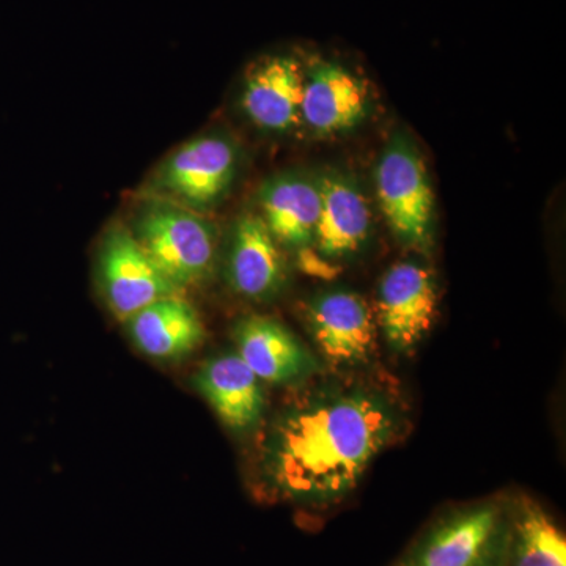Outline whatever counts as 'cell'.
I'll use <instances>...</instances> for the list:
<instances>
[{
	"label": "cell",
	"mask_w": 566,
	"mask_h": 566,
	"mask_svg": "<svg viewBox=\"0 0 566 566\" xmlns=\"http://www.w3.org/2000/svg\"><path fill=\"white\" fill-rule=\"evenodd\" d=\"M398 424L392 401L370 387L312 390L270 424L262 450L266 485L294 505L337 504L392 441Z\"/></svg>",
	"instance_id": "cell-1"
},
{
	"label": "cell",
	"mask_w": 566,
	"mask_h": 566,
	"mask_svg": "<svg viewBox=\"0 0 566 566\" xmlns=\"http://www.w3.org/2000/svg\"><path fill=\"white\" fill-rule=\"evenodd\" d=\"M509 497L453 506L417 535L392 566H505Z\"/></svg>",
	"instance_id": "cell-2"
},
{
	"label": "cell",
	"mask_w": 566,
	"mask_h": 566,
	"mask_svg": "<svg viewBox=\"0 0 566 566\" xmlns=\"http://www.w3.org/2000/svg\"><path fill=\"white\" fill-rule=\"evenodd\" d=\"M132 232L164 277L180 292L211 277L218 262L219 234L202 212L155 200L137 214Z\"/></svg>",
	"instance_id": "cell-3"
},
{
	"label": "cell",
	"mask_w": 566,
	"mask_h": 566,
	"mask_svg": "<svg viewBox=\"0 0 566 566\" xmlns=\"http://www.w3.org/2000/svg\"><path fill=\"white\" fill-rule=\"evenodd\" d=\"M376 197L398 243L428 251L433 238L434 193L415 142L395 134L375 172Z\"/></svg>",
	"instance_id": "cell-4"
},
{
	"label": "cell",
	"mask_w": 566,
	"mask_h": 566,
	"mask_svg": "<svg viewBox=\"0 0 566 566\" xmlns=\"http://www.w3.org/2000/svg\"><path fill=\"white\" fill-rule=\"evenodd\" d=\"M240 169L237 144L221 134L186 142L170 153L153 177L159 200L203 212L222 202Z\"/></svg>",
	"instance_id": "cell-5"
},
{
	"label": "cell",
	"mask_w": 566,
	"mask_h": 566,
	"mask_svg": "<svg viewBox=\"0 0 566 566\" xmlns=\"http://www.w3.org/2000/svg\"><path fill=\"white\" fill-rule=\"evenodd\" d=\"M98 279L107 307L122 323L163 297L180 294L123 226H112L103 237Z\"/></svg>",
	"instance_id": "cell-6"
},
{
	"label": "cell",
	"mask_w": 566,
	"mask_h": 566,
	"mask_svg": "<svg viewBox=\"0 0 566 566\" xmlns=\"http://www.w3.org/2000/svg\"><path fill=\"white\" fill-rule=\"evenodd\" d=\"M308 333L324 360L356 368L376 354V319L360 294L331 290L316 294L304 312Z\"/></svg>",
	"instance_id": "cell-7"
},
{
	"label": "cell",
	"mask_w": 566,
	"mask_h": 566,
	"mask_svg": "<svg viewBox=\"0 0 566 566\" xmlns=\"http://www.w3.org/2000/svg\"><path fill=\"white\" fill-rule=\"evenodd\" d=\"M436 308L434 275L423 264L395 263L382 275L375 319L394 352H412L423 340L433 326Z\"/></svg>",
	"instance_id": "cell-8"
},
{
	"label": "cell",
	"mask_w": 566,
	"mask_h": 566,
	"mask_svg": "<svg viewBox=\"0 0 566 566\" xmlns=\"http://www.w3.org/2000/svg\"><path fill=\"white\" fill-rule=\"evenodd\" d=\"M304 63L292 52H274L249 66L241 106L245 117L263 132L285 134L301 123Z\"/></svg>",
	"instance_id": "cell-9"
},
{
	"label": "cell",
	"mask_w": 566,
	"mask_h": 566,
	"mask_svg": "<svg viewBox=\"0 0 566 566\" xmlns=\"http://www.w3.org/2000/svg\"><path fill=\"white\" fill-rule=\"evenodd\" d=\"M370 109L367 82L337 59L315 57L305 71L301 123L318 136L356 128Z\"/></svg>",
	"instance_id": "cell-10"
},
{
	"label": "cell",
	"mask_w": 566,
	"mask_h": 566,
	"mask_svg": "<svg viewBox=\"0 0 566 566\" xmlns=\"http://www.w3.org/2000/svg\"><path fill=\"white\" fill-rule=\"evenodd\" d=\"M237 353L262 379L275 386L300 385L319 374L318 359L282 323L268 316H248L234 326Z\"/></svg>",
	"instance_id": "cell-11"
},
{
	"label": "cell",
	"mask_w": 566,
	"mask_h": 566,
	"mask_svg": "<svg viewBox=\"0 0 566 566\" xmlns=\"http://www.w3.org/2000/svg\"><path fill=\"white\" fill-rule=\"evenodd\" d=\"M230 289L244 300L268 301L286 282L282 248L260 214H244L233 223L226 253Z\"/></svg>",
	"instance_id": "cell-12"
},
{
	"label": "cell",
	"mask_w": 566,
	"mask_h": 566,
	"mask_svg": "<svg viewBox=\"0 0 566 566\" xmlns=\"http://www.w3.org/2000/svg\"><path fill=\"white\" fill-rule=\"evenodd\" d=\"M318 180L322 211L312 249L322 260H344L363 251L370 240L374 221L370 205L359 182L340 172Z\"/></svg>",
	"instance_id": "cell-13"
},
{
	"label": "cell",
	"mask_w": 566,
	"mask_h": 566,
	"mask_svg": "<svg viewBox=\"0 0 566 566\" xmlns=\"http://www.w3.org/2000/svg\"><path fill=\"white\" fill-rule=\"evenodd\" d=\"M197 392L216 416L237 433H248L262 422L266 408L264 382L237 352L205 360L192 378Z\"/></svg>",
	"instance_id": "cell-14"
},
{
	"label": "cell",
	"mask_w": 566,
	"mask_h": 566,
	"mask_svg": "<svg viewBox=\"0 0 566 566\" xmlns=\"http://www.w3.org/2000/svg\"><path fill=\"white\" fill-rule=\"evenodd\" d=\"M260 218L281 248L307 251L322 211L318 180L297 172L268 178L259 191Z\"/></svg>",
	"instance_id": "cell-15"
},
{
	"label": "cell",
	"mask_w": 566,
	"mask_h": 566,
	"mask_svg": "<svg viewBox=\"0 0 566 566\" xmlns=\"http://www.w3.org/2000/svg\"><path fill=\"white\" fill-rule=\"evenodd\" d=\"M123 324L137 352L158 363H181L205 342L199 312L180 294L147 305Z\"/></svg>",
	"instance_id": "cell-16"
},
{
	"label": "cell",
	"mask_w": 566,
	"mask_h": 566,
	"mask_svg": "<svg viewBox=\"0 0 566 566\" xmlns=\"http://www.w3.org/2000/svg\"><path fill=\"white\" fill-rule=\"evenodd\" d=\"M505 566H566V536L545 506L526 494L509 497Z\"/></svg>",
	"instance_id": "cell-17"
}]
</instances>
